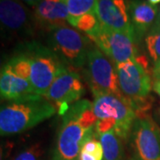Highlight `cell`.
Returning a JSON list of instances; mask_svg holds the SVG:
<instances>
[{
	"mask_svg": "<svg viewBox=\"0 0 160 160\" xmlns=\"http://www.w3.org/2000/svg\"><path fill=\"white\" fill-rule=\"evenodd\" d=\"M86 36L115 64L136 58L138 42L133 35L100 25L94 32Z\"/></svg>",
	"mask_w": 160,
	"mask_h": 160,
	"instance_id": "obj_8",
	"label": "cell"
},
{
	"mask_svg": "<svg viewBox=\"0 0 160 160\" xmlns=\"http://www.w3.org/2000/svg\"><path fill=\"white\" fill-rule=\"evenodd\" d=\"M20 1H22V3H25V4H27L28 6H37L38 3H39L41 0H20Z\"/></svg>",
	"mask_w": 160,
	"mask_h": 160,
	"instance_id": "obj_25",
	"label": "cell"
},
{
	"mask_svg": "<svg viewBox=\"0 0 160 160\" xmlns=\"http://www.w3.org/2000/svg\"><path fill=\"white\" fill-rule=\"evenodd\" d=\"M152 87H153V90L158 93V95L160 97V81L156 80V82L153 84Z\"/></svg>",
	"mask_w": 160,
	"mask_h": 160,
	"instance_id": "obj_26",
	"label": "cell"
},
{
	"mask_svg": "<svg viewBox=\"0 0 160 160\" xmlns=\"http://www.w3.org/2000/svg\"><path fill=\"white\" fill-rule=\"evenodd\" d=\"M33 12L38 27L48 31L69 23V12L62 0H41Z\"/></svg>",
	"mask_w": 160,
	"mask_h": 160,
	"instance_id": "obj_13",
	"label": "cell"
},
{
	"mask_svg": "<svg viewBox=\"0 0 160 160\" xmlns=\"http://www.w3.org/2000/svg\"><path fill=\"white\" fill-rule=\"evenodd\" d=\"M121 92L132 100L146 98L153 85L147 70V62L136 57L125 62L115 64Z\"/></svg>",
	"mask_w": 160,
	"mask_h": 160,
	"instance_id": "obj_9",
	"label": "cell"
},
{
	"mask_svg": "<svg viewBox=\"0 0 160 160\" xmlns=\"http://www.w3.org/2000/svg\"><path fill=\"white\" fill-rule=\"evenodd\" d=\"M78 160H102L100 158H98L97 157L95 156H92L91 154H88L86 152H83V151H80L79 157H78Z\"/></svg>",
	"mask_w": 160,
	"mask_h": 160,
	"instance_id": "obj_23",
	"label": "cell"
},
{
	"mask_svg": "<svg viewBox=\"0 0 160 160\" xmlns=\"http://www.w3.org/2000/svg\"><path fill=\"white\" fill-rule=\"evenodd\" d=\"M99 140L102 145V160H123L124 150L123 143L113 131H109L99 136Z\"/></svg>",
	"mask_w": 160,
	"mask_h": 160,
	"instance_id": "obj_16",
	"label": "cell"
},
{
	"mask_svg": "<svg viewBox=\"0 0 160 160\" xmlns=\"http://www.w3.org/2000/svg\"><path fill=\"white\" fill-rule=\"evenodd\" d=\"M35 93L30 81L22 78L2 67L0 76V95L2 101H12Z\"/></svg>",
	"mask_w": 160,
	"mask_h": 160,
	"instance_id": "obj_15",
	"label": "cell"
},
{
	"mask_svg": "<svg viewBox=\"0 0 160 160\" xmlns=\"http://www.w3.org/2000/svg\"><path fill=\"white\" fill-rule=\"evenodd\" d=\"M84 72L94 97L100 94L124 96L119 88L115 63L95 45L89 46Z\"/></svg>",
	"mask_w": 160,
	"mask_h": 160,
	"instance_id": "obj_5",
	"label": "cell"
},
{
	"mask_svg": "<svg viewBox=\"0 0 160 160\" xmlns=\"http://www.w3.org/2000/svg\"><path fill=\"white\" fill-rule=\"evenodd\" d=\"M92 43L86 34L68 25L58 27L48 31L47 45L62 62L71 69L85 67L89 46Z\"/></svg>",
	"mask_w": 160,
	"mask_h": 160,
	"instance_id": "obj_4",
	"label": "cell"
},
{
	"mask_svg": "<svg viewBox=\"0 0 160 160\" xmlns=\"http://www.w3.org/2000/svg\"><path fill=\"white\" fill-rule=\"evenodd\" d=\"M146 49L154 65L160 62V26L155 24L144 38Z\"/></svg>",
	"mask_w": 160,
	"mask_h": 160,
	"instance_id": "obj_20",
	"label": "cell"
},
{
	"mask_svg": "<svg viewBox=\"0 0 160 160\" xmlns=\"http://www.w3.org/2000/svg\"><path fill=\"white\" fill-rule=\"evenodd\" d=\"M69 12V23L89 12H96L98 0H62Z\"/></svg>",
	"mask_w": 160,
	"mask_h": 160,
	"instance_id": "obj_19",
	"label": "cell"
},
{
	"mask_svg": "<svg viewBox=\"0 0 160 160\" xmlns=\"http://www.w3.org/2000/svg\"><path fill=\"white\" fill-rule=\"evenodd\" d=\"M69 24L80 31L85 32L86 35L94 32L101 25L96 12H89L84 14L72 21Z\"/></svg>",
	"mask_w": 160,
	"mask_h": 160,
	"instance_id": "obj_21",
	"label": "cell"
},
{
	"mask_svg": "<svg viewBox=\"0 0 160 160\" xmlns=\"http://www.w3.org/2000/svg\"><path fill=\"white\" fill-rule=\"evenodd\" d=\"M155 24L160 26V6H158V16H157V20L155 22Z\"/></svg>",
	"mask_w": 160,
	"mask_h": 160,
	"instance_id": "obj_27",
	"label": "cell"
},
{
	"mask_svg": "<svg viewBox=\"0 0 160 160\" xmlns=\"http://www.w3.org/2000/svg\"><path fill=\"white\" fill-rule=\"evenodd\" d=\"M97 120H104L114 126L115 133L125 141L130 137L132 127L137 116L132 108L128 98L115 94H100L92 102Z\"/></svg>",
	"mask_w": 160,
	"mask_h": 160,
	"instance_id": "obj_6",
	"label": "cell"
},
{
	"mask_svg": "<svg viewBox=\"0 0 160 160\" xmlns=\"http://www.w3.org/2000/svg\"><path fill=\"white\" fill-rule=\"evenodd\" d=\"M148 2L152 6H156L158 4H160V0H148Z\"/></svg>",
	"mask_w": 160,
	"mask_h": 160,
	"instance_id": "obj_28",
	"label": "cell"
},
{
	"mask_svg": "<svg viewBox=\"0 0 160 160\" xmlns=\"http://www.w3.org/2000/svg\"><path fill=\"white\" fill-rule=\"evenodd\" d=\"M128 160H139L137 158H136V157H135V156H133V157H132V158H129V159Z\"/></svg>",
	"mask_w": 160,
	"mask_h": 160,
	"instance_id": "obj_29",
	"label": "cell"
},
{
	"mask_svg": "<svg viewBox=\"0 0 160 160\" xmlns=\"http://www.w3.org/2000/svg\"><path fill=\"white\" fill-rule=\"evenodd\" d=\"M0 22L5 36L21 38L25 43L34 37L38 28L34 12L20 0H0Z\"/></svg>",
	"mask_w": 160,
	"mask_h": 160,
	"instance_id": "obj_7",
	"label": "cell"
},
{
	"mask_svg": "<svg viewBox=\"0 0 160 160\" xmlns=\"http://www.w3.org/2000/svg\"><path fill=\"white\" fill-rule=\"evenodd\" d=\"M129 16L137 42L149 32L158 13V6L150 5L146 0H128Z\"/></svg>",
	"mask_w": 160,
	"mask_h": 160,
	"instance_id": "obj_14",
	"label": "cell"
},
{
	"mask_svg": "<svg viewBox=\"0 0 160 160\" xmlns=\"http://www.w3.org/2000/svg\"><path fill=\"white\" fill-rule=\"evenodd\" d=\"M97 118L92 103L79 100L70 105L62 115V122L56 136L52 160H78L84 143L95 137Z\"/></svg>",
	"mask_w": 160,
	"mask_h": 160,
	"instance_id": "obj_1",
	"label": "cell"
},
{
	"mask_svg": "<svg viewBox=\"0 0 160 160\" xmlns=\"http://www.w3.org/2000/svg\"><path fill=\"white\" fill-rule=\"evenodd\" d=\"M3 67L18 77L30 81L31 62L29 56L21 48L3 65Z\"/></svg>",
	"mask_w": 160,
	"mask_h": 160,
	"instance_id": "obj_17",
	"label": "cell"
},
{
	"mask_svg": "<svg viewBox=\"0 0 160 160\" xmlns=\"http://www.w3.org/2000/svg\"><path fill=\"white\" fill-rule=\"evenodd\" d=\"M129 138L138 159L160 160V129L150 117H137Z\"/></svg>",
	"mask_w": 160,
	"mask_h": 160,
	"instance_id": "obj_10",
	"label": "cell"
},
{
	"mask_svg": "<svg viewBox=\"0 0 160 160\" xmlns=\"http://www.w3.org/2000/svg\"><path fill=\"white\" fill-rule=\"evenodd\" d=\"M9 160H52L45 145L40 142H31L23 146L11 157Z\"/></svg>",
	"mask_w": 160,
	"mask_h": 160,
	"instance_id": "obj_18",
	"label": "cell"
},
{
	"mask_svg": "<svg viewBox=\"0 0 160 160\" xmlns=\"http://www.w3.org/2000/svg\"><path fill=\"white\" fill-rule=\"evenodd\" d=\"M96 13L103 27L135 36L130 22L128 0H98Z\"/></svg>",
	"mask_w": 160,
	"mask_h": 160,
	"instance_id": "obj_12",
	"label": "cell"
},
{
	"mask_svg": "<svg viewBox=\"0 0 160 160\" xmlns=\"http://www.w3.org/2000/svg\"><path fill=\"white\" fill-rule=\"evenodd\" d=\"M153 77L156 80L160 81V62L154 65V69H153Z\"/></svg>",
	"mask_w": 160,
	"mask_h": 160,
	"instance_id": "obj_24",
	"label": "cell"
},
{
	"mask_svg": "<svg viewBox=\"0 0 160 160\" xmlns=\"http://www.w3.org/2000/svg\"><path fill=\"white\" fill-rule=\"evenodd\" d=\"M81 151L86 152V153L91 154L92 156H95L100 159H103L102 145V143L98 138L93 137L86 142L84 143V145L82 146Z\"/></svg>",
	"mask_w": 160,
	"mask_h": 160,
	"instance_id": "obj_22",
	"label": "cell"
},
{
	"mask_svg": "<svg viewBox=\"0 0 160 160\" xmlns=\"http://www.w3.org/2000/svg\"><path fill=\"white\" fill-rule=\"evenodd\" d=\"M56 113V106L46 96L32 93L12 101H6L0 109L2 136L21 133L39 125Z\"/></svg>",
	"mask_w": 160,
	"mask_h": 160,
	"instance_id": "obj_2",
	"label": "cell"
},
{
	"mask_svg": "<svg viewBox=\"0 0 160 160\" xmlns=\"http://www.w3.org/2000/svg\"><path fill=\"white\" fill-rule=\"evenodd\" d=\"M86 89L80 75L73 69H66L52 82L46 97L55 103L62 116L73 103L79 101L85 94Z\"/></svg>",
	"mask_w": 160,
	"mask_h": 160,
	"instance_id": "obj_11",
	"label": "cell"
},
{
	"mask_svg": "<svg viewBox=\"0 0 160 160\" xmlns=\"http://www.w3.org/2000/svg\"><path fill=\"white\" fill-rule=\"evenodd\" d=\"M21 49L29 56L31 62L30 83L35 93L46 96L52 82L68 67L54 52L38 41L22 43Z\"/></svg>",
	"mask_w": 160,
	"mask_h": 160,
	"instance_id": "obj_3",
	"label": "cell"
}]
</instances>
